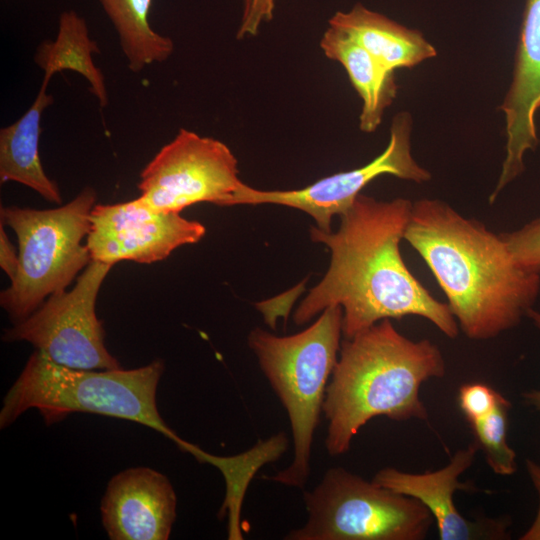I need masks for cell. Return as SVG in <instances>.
<instances>
[{
    "mask_svg": "<svg viewBox=\"0 0 540 540\" xmlns=\"http://www.w3.org/2000/svg\"><path fill=\"white\" fill-rule=\"evenodd\" d=\"M412 206L405 198L379 201L359 194L340 216L336 231L311 227V240L324 244L331 258L323 278L296 308V325L340 306L345 339L381 320L408 315L427 319L449 338L458 336L459 325L449 305L431 295L401 255Z\"/></svg>",
    "mask_w": 540,
    "mask_h": 540,
    "instance_id": "6da1fadb",
    "label": "cell"
},
{
    "mask_svg": "<svg viewBox=\"0 0 540 540\" xmlns=\"http://www.w3.org/2000/svg\"><path fill=\"white\" fill-rule=\"evenodd\" d=\"M404 239L429 267L470 339L516 327L538 299L540 274L515 263L501 234L442 200L413 203Z\"/></svg>",
    "mask_w": 540,
    "mask_h": 540,
    "instance_id": "7a4b0ae2",
    "label": "cell"
},
{
    "mask_svg": "<svg viewBox=\"0 0 540 540\" xmlns=\"http://www.w3.org/2000/svg\"><path fill=\"white\" fill-rule=\"evenodd\" d=\"M445 371L437 345L405 337L390 319L344 338L323 404L328 454L347 453L354 436L373 418L426 420L420 387Z\"/></svg>",
    "mask_w": 540,
    "mask_h": 540,
    "instance_id": "3957f363",
    "label": "cell"
},
{
    "mask_svg": "<svg viewBox=\"0 0 540 540\" xmlns=\"http://www.w3.org/2000/svg\"><path fill=\"white\" fill-rule=\"evenodd\" d=\"M160 359L124 370L74 369L53 362L35 350L3 399L0 427L11 425L28 409H37L46 425L74 412L120 418L147 426L173 441L199 463L212 464L215 455L179 437L162 419L156 401L164 372Z\"/></svg>",
    "mask_w": 540,
    "mask_h": 540,
    "instance_id": "277c9868",
    "label": "cell"
},
{
    "mask_svg": "<svg viewBox=\"0 0 540 540\" xmlns=\"http://www.w3.org/2000/svg\"><path fill=\"white\" fill-rule=\"evenodd\" d=\"M343 311L331 306L304 330L277 336L255 328L248 345L260 369L287 412L293 459L265 479L304 488L311 473L314 434L320 424L326 389L341 347Z\"/></svg>",
    "mask_w": 540,
    "mask_h": 540,
    "instance_id": "5b68a950",
    "label": "cell"
},
{
    "mask_svg": "<svg viewBox=\"0 0 540 540\" xmlns=\"http://www.w3.org/2000/svg\"><path fill=\"white\" fill-rule=\"evenodd\" d=\"M95 201V190L85 187L69 203L52 209L1 207V223L14 230L19 244L17 274L0 295L14 324L51 295L65 291L92 261L82 240L88 235Z\"/></svg>",
    "mask_w": 540,
    "mask_h": 540,
    "instance_id": "8992f818",
    "label": "cell"
},
{
    "mask_svg": "<svg viewBox=\"0 0 540 540\" xmlns=\"http://www.w3.org/2000/svg\"><path fill=\"white\" fill-rule=\"evenodd\" d=\"M303 499L307 520L286 540H422L434 521L419 500L342 467L328 469Z\"/></svg>",
    "mask_w": 540,
    "mask_h": 540,
    "instance_id": "52a82bcc",
    "label": "cell"
},
{
    "mask_svg": "<svg viewBox=\"0 0 540 540\" xmlns=\"http://www.w3.org/2000/svg\"><path fill=\"white\" fill-rule=\"evenodd\" d=\"M112 265L92 260L69 291L51 295L30 316L6 329V342L26 341L53 362L74 368H121L104 344L96 316L98 292Z\"/></svg>",
    "mask_w": 540,
    "mask_h": 540,
    "instance_id": "ba28073f",
    "label": "cell"
},
{
    "mask_svg": "<svg viewBox=\"0 0 540 540\" xmlns=\"http://www.w3.org/2000/svg\"><path fill=\"white\" fill-rule=\"evenodd\" d=\"M244 184L225 143L181 128L141 171L138 188L153 209L180 213L200 202L230 206Z\"/></svg>",
    "mask_w": 540,
    "mask_h": 540,
    "instance_id": "9c48e42d",
    "label": "cell"
},
{
    "mask_svg": "<svg viewBox=\"0 0 540 540\" xmlns=\"http://www.w3.org/2000/svg\"><path fill=\"white\" fill-rule=\"evenodd\" d=\"M411 128L410 115L401 112L392 120L387 147L366 165L335 173L295 190H258L244 184L230 206L275 204L295 208L310 215L317 228L330 232L332 218L345 213L375 178L392 175L416 183L430 180V172L412 156Z\"/></svg>",
    "mask_w": 540,
    "mask_h": 540,
    "instance_id": "30bf717a",
    "label": "cell"
},
{
    "mask_svg": "<svg viewBox=\"0 0 540 540\" xmlns=\"http://www.w3.org/2000/svg\"><path fill=\"white\" fill-rule=\"evenodd\" d=\"M205 232L200 222L179 213L157 211L138 197L95 205L86 246L94 261L111 265L123 260L153 263L180 246L198 242Z\"/></svg>",
    "mask_w": 540,
    "mask_h": 540,
    "instance_id": "8fae6325",
    "label": "cell"
},
{
    "mask_svg": "<svg viewBox=\"0 0 540 540\" xmlns=\"http://www.w3.org/2000/svg\"><path fill=\"white\" fill-rule=\"evenodd\" d=\"M479 446L476 441L459 449L441 469L424 473H409L392 467L379 470L372 481L397 493L423 503L436 522L441 540H499L508 536V521L502 518L471 520L456 508L457 490L475 491L469 481L459 477L474 462Z\"/></svg>",
    "mask_w": 540,
    "mask_h": 540,
    "instance_id": "7c38bea8",
    "label": "cell"
},
{
    "mask_svg": "<svg viewBox=\"0 0 540 540\" xmlns=\"http://www.w3.org/2000/svg\"><path fill=\"white\" fill-rule=\"evenodd\" d=\"M177 498L169 479L147 467L116 474L101 500L102 523L111 540H166Z\"/></svg>",
    "mask_w": 540,
    "mask_h": 540,
    "instance_id": "4fadbf2b",
    "label": "cell"
},
{
    "mask_svg": "<svg viewBox=\"0 0 540 540\" xmlns=\"http://www.w3.org/2000/svg\"><path fill=\"white\" fill-rule=\"evenodd\" d=\"M329 25L346 32L392 72L398 68H411L437 53L419 31L371 11L360 3L348 12L335 13Z\"/></svg>",
    "mask_w": 540,
    "mask_h": 540,
    "instance_id": "5bb4252c",
    "label": "cell"
},
{
    "mask_svg": "<svg viewBox=\"0 0 540 540\" xmlns=\"http://www.w3.org/2000/svg\"><path fill=\"white\" fill-rule=\"evenodd\" d=\"M48 84L42 81L30 108L0 130V182L23 184L45 200L60 204L59 187L46 175L39 157L42 114L53 103V96L47 93Z\"/></svg>",
    "mask_w": 540,
    "mask_h": 540,
    "instance_id": "9a60e30c",
    "label": "cell"
},
{
    "mask_svg": "<svg viewBox=\"0 0 540 540\" xmlns=\"http://www.w3.org/2000/svg\"><path fill=\"white\" fill-rule=\"evenodd\" d=\"M320 47L327 58L345 68L363 101L360 129L366 133L374 132L396 96L394 72L382 66L356 40L337 27L329 25L321 38Z\"/></svg>",
    "mask_w": 540,
    "mask_h": 540,
    "instance_id": "2e32d148",
    "label": "cell"
},
{
    "mask_svg": "<svg viewBox=\"0 0 540 540\" xmlns=\"http://www.w3.org/2000/svg\"><path fill=\"white\" fill-rule=\"evenodd\" d=\"M99 53L97 42L89 36L86 20L74 10H65L59 16L56 38L37 46L34 62L44 73L42 81L47 83L59 72L79 73L89 83V91L99 106L105 108L109 103L105 78L93 61V55Z\"/></svg>",
    "mask_w": 540,
    "mask_h": 540,
    "instance_id": "e0dca14e",
    "label": "cell"
},
{
    "mask_svg": "<svg viewBox=\"0 0 540 540\" xmlns=\"http://www.w3.org/2000/svg\"><path fill=\"white\" fill-rule=\"evenodd\" d=\"M116 30L128 68L135 73L166 61L174 42L150 25L152 0H97Z\"/></svg>",
    "mask_w": 540,
    "mask_h": 540,
    "instance_id": "ac0fdd59",
    "label": "cell"
},
{
    "mask_svg": "<svg viewBox=\"0 0 540 540\" xmlns=\"http://www.w3.org/2000/svg\"><path fill=\"white\" fill-rule=\"evenodd\" d=\"M511 403L502 394L495 408L485 417L469 423L475 441L484 452L494 473L509 476L516 472V453L507 443Z\"/></svg>",
    "mask_w": 540,
    "mask_h": 540,
    "instance_id": "d6986e66",
    "label": "cell"
},
{
    "mask_svg": "<svg viewBox=\"0 0 540 540\" xmlns=\"http://www.w3.org/2000/svg\"><path fill=\"white\" fill-rule=\"evenodd\" d=\"M501 235L515 263L525 271L540 274V216Z\"/></svg>",
    "mask_w": 540,
    "mask_h": 540,
    "instance_id": "ffe728a7",
    "label": "cell"
},
{
    "mask_svg": "<svg viewBox=\"0 0 540 540\" xmlns=\"http://www.w3.org/2000/svg\"><path fill=\"white\" fill-rule=\"evenodd\" d=\"M501 393L483 383H468L459 389V406L468 423L488 415L496 406Z\"/></svg>",
    "mask_w": 540,
    "mask_h": 540,
    "instance_id": "44dd1931",
    "label": "cell"
},
{
    "mask_svg": "<svg viewBox=\"0 0 540 540\" xmlns=\"http://www.w3.org/2000/svg\"><path fill=\"white\" fill-rule=\"evenodd\" d=\"M276 0H243V10L237 38L255 36L260 26L273 18Z\"/></svg>",
    "mask_w": 540,
    "mask_h": 540,
    "instance_id": "7402d4cb",
    "label": "cell"
},
{
    "mask_svg": "<svg viewBox=\"0 0 540 540\" xmlns=\"http://www.w3.org/2000/svg\"><path fill=\"white\" fill-rule=\"evenodd\" d=\"M525 466L527 473L529 475V478L537 492L538 495V509L536 516L530 525V527L526 530V532L520 537L521 540H540V464L537 462L526 459Z\"/></svg>",
    "mask_w": 540,
    "mask_h": 540,
    "instance_id": "603a6c76",
    "label": "cell"
},
{
    "mask_svg": "<svg viewBox=\"0 0 540 540\" xmlns=\"http://www.w3.org/2000/svg\"><path fill=\"white\" fill-rule=\"evenodd\" d=\"M0 265L6 275L11 280L14 279L19 268V254L15 252L2 223L0 227Z\"/></svg>",
    "mask_w": 540,
    "mask_h": 540,
    "instance_id": "cb8c5ba5",
    "label": "cell"
},
{
    "mask_svg": "<svg viewBox=\"0 0 540 540\" xmlns=\"http://www.w3.org/2000/svg\"><path fill=\"white\" fill-rule=\"evenodd\" d=\"M534 325L540 330V310L531 308L527 312V316ZM523 400L531 407L540 411V390L534 389L529 391H524L522 393Z\"/></svg>",
    "mask_w": 540,
    "mask_h": 540,
    "instance_id": "d4e9b609",
    "label": "cell"
}]
</instances>
